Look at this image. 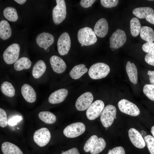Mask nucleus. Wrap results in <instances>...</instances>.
Segmentation results:
<instances>
[{
    "mask_svg": "<svg viewBox=\"0 0 154 154\" xmlns=\"http://www.w3.org/2000/svg\"><path fill=\"white\" fill-rule=\"evenodd\" d=\"M110 40V47L117 49L125 43L127 40V37L124 31L118 29L112 34Z\"/></svg>",
    "mask_w": 154,
    "mask_h": 154,
    "instance_id": "1a4fd4ad",
    "label": "nucleus"
},
{
    "mask_svg": "<svg viewBox=\"0 0 154 154\" xmlns=\"http://www.w3.org/2000/svg\"><path fill=\"white\" fill-rule=\"evenodd\" d=\"M104 107V102L97 100L93 103L87 109L86 114L90 120H93L98 117L101 114Z\"/></svg>",
    "mask_w": 154,
    "mask_h": 154,
    "instance_id": "9d476101",
    "label": "nucleus"
},
{
    "mask_svg": "<svg viewBox=\"0 0 154 154\" xmlns=\"http://www.w3.org/2000/svg\"><path fill=\"white\" fill-rule=\"evenodd\" d=\"M88 71L84 64H80L74 66L70 71L69 74L73 79H77L80 78Z\"/></svg>",
    "mask_w": 154,
    "mask_h": 154,
    "instance_id": "412c9836",
    "label": "nucleus"
},
{
    "mask_svg": "<svg viewBox=\"0 0 154 154\" xmlns=\"http://www.w3.org/2000/svg\"><path fill=\"white\" fill-rule=\"evenodd\" d=\"M109 66L105 63L98 62L92 65L90 68L88 74L91 78L96 80L105 77L109 74Z\"/></svg>",
    "mask_w": 154,
    "mask_h": 154,
    "instance_id": "f03ea898",
    "label": "nucleus"
},
{
    "mask_svg": "<svg viewBox=\"0 0 154 154\" xmlns=\"http://www.w3.org/2000/svg\"><path fill=\"white\" fill-rule=\"evenodd\" d=\"M1 89L2 93L7 96L13 97L15 95V90L12 84L7 81L4 82L1 85Z\"/></svg>",
    "mask_w": 154,
    "mask_h": 154,
    "instance_id": "c85d7f7f",
    "label": "nucleus"
},
{
    "mask_svg": "<svg viewBox=\"0 0 154 154\" xmlns=\"http://www.w3.org/2000/svg\"><path fill=\"white\" fill-rule=\"evenodd\" d=\"M126 70L130 81L134 84H136L138 82V74L137 67L133 63L129 61L127 62Z\"/></svg>",
    "mask_w": 154,
    "mask_h": 154,
    "instance_id": "6ab92c4d",
    "label": "nucleus"
},
{
    "mask_svg": "<svg viewBox=\"0 0 154 154\" xmlns=\"http://www.w3.org/2000/svg\"><path fill=\"white\" fill-rule=\"evenodd\" d=\"M17 129H19V128H18V127H17Z\"/></svg>",
    "mask_w": 154,
    "mask_h": 154,
    "instance_id": "603ef678",
    "label": "nucleus"
},
{
    "mask_svg": "<svg viewBox=\"0 0 154 154\" xmlns=\"http://www.w3.org/2000/svg\"><path fill=\"white\" fill-rule=\"evenodd\" d=\"M116 109L112 105L106 106L100 114V119L102 124L105 127H108L113 123L116 117Z\"/></svg>",
    "mask_w": 154,
    "mask_h": 154,
    "instance_id": "7ed1b4c3",
    "label": "nucleus"
},
{
    "mask_svg": "<svg viewBox=\"0 0 154 154\" xmlns=\"http://www.w3.org/2000/svg\"><path fill=\"white\" fill-rule=\"evenodd\" d=\"M98 136L94 135L90 137L85 143L84 147V151L88 152L90 151L98 139Z\"/></svg>",
    "mask_w": 154,
    "mask_h": 154,
    "instance_id": "473e14b6",
    "label": "nucleus"
},
{
    "mask_svg": "<svg viewBox=\"0 0 154 154\" xmlns=\"http://www.w3.org/2000/svg\"><path fill=\"white\" fill-rule=\"evenodd\" d=\"M38 116L40 119L47 124H53L56 119L55 116L49 111L41 112L39 113Z\"/></svg>",
    "mask_w": 154,
    "mask_h": 154,
    "instance_id": "bb28decb",
    "label": "nucleus"
},
{
    "mask_svg": "<svg viewBox=\"0 0 154 154\" xmlns=\"http://www.w3.org/2000/svg\"><path fill=\"white\" fill-rule=\"evenodd\" d=\"M85 129V126L83 123L80 122H76L67 126L64 129L63 133L67 137L73 138L83 133Z\"/></svg>",
    "mask_w": 154,
    "mask_h": 154,
    "instance_id": "423d86ee",
    "label": "nucleus"
},
{
    "mask_svg": "<svg viewBox=\"0 0 154 154\" xmlns=\"http://www.w3.org/2000/svg\"><path fill=\"white\" fill-rule=\"evenodd\" d=\"M144 139L151 154H154V138L148 135L144 137Z\"/></svg>",
    "mask_w": 154,
    "mask_h": 154,
    "instance_id": "72a5a7b5",
    "label": "nucleus"
},
{
    "mask_svg": "<svg viewBox=\"0 0 154 154\" xmlns=\"http://www.w3.org/2000/svg\"><path fill=\"white\" fill-rule=\"evenodd\" d=\"M56 5L52 11L53 21L56 25L61 23L65 19L66 15V6L64 0H56Z\"/></svg>",
    "mask_w": 154,
    "mask_h": 154,
    "instance_id": "20e7f679",
    "label": "nucleus"
},
{
    "mask_svg": "<svg viewBox=\"0 0 154 154\" xmlns=\"http://www.w3.org/2000/svg\"><path fill=\"white\" fill-rule=\"evenodd\" d=\"M31 63L29 58L26 57H23L17 60L14 63V68L15 70L18 71L28 69L31 66Z\"/></svg>",
    "mask_w": 154,
    "mask_h": 154,
    "instance_id": "a878e982",
    "label": "nucleus"
},
{
    "mask_svg": "<svg viewBox=\"0 0 154 154\" xmlns=\"http://www.w3.org/2000/svg\"><path fill=\"white\" fill-rule=\"evenodd\" d=\"M71 42L68 34L66 32L62 33L59 37L57 42L58 50L61 55L68 54L70 49Z\"/></svg>",
    "mask_w": 154,
    "mask_h": 154,
    "instance_id": "9b49d317",
    "label": "nucleus"
},
{
    "mask_svg": "<svg viewBox=\"0 0 154 154\" xmlns=\"http://www.w3.org/2000/svg\"><path fill=\"white\" fill-rule=\"evenodd\" d=\"M147 74L149 76L150 82L151 84H154V71L148 70Z\"/></svg>",
    "mask_w": 154,
    "mask_h": 154,
    "instance_id": "37998d69",
    "label": "nucleus"
},
{
    "mask_svg": "<svg viewBox=\"0 0 154 154\" xmlns=\"http://www.w3.org/2000/svg\"><path fill=\"white\" fill-rule=\"evenodd\" d=\"M11 29L8 22L6 20H2L0 22V37L3 40L8 39L11 36Z\"/></svg>",
    "mask_w": 154,
    "mask_h": 154,
    "instance_id": "4be33fe9",
    "label": "nucleus"
},
{
    "mask_svg": "<svg viewBox=\"0 0 154 154\" xmlns=\"http://www.w3.org/2000/svg\"><path fill=\"white\" fill-rule=\"evenodd\" d=\"M20 46L17 43H13L9 46L5 50L3 54L4 61L9 64L15 63L19 57Z\"/></svg>",
    "mask_w": 154,
    "mask_h": 154,
    "instance_id": "39448f33",
    "label": "nucleus"
},
{
    "mask_svg": "<svg viewBox=\"0 0 154 154\" xmlns=\"http://www.w3.org/2000/svg\"><path fill=\"white\" fill-rule=\"evenodd\" d=\"M95 1V0H81L80 2V4L82 7L88 8L92 7V5Z\"/></svg>",
    "mask_w": 154,
    "mask_h": 154,
    "instance_id": "a19ab883",
    "label": "nucleus"
},
{
    "mask_svg": "<svg viewBox=\"0 0 154 154\" xmlns=\"http://www.w3.org/2000/svg\"><path fill=\"white\" fill-rule=\"evenodd\" d=\"M46 68V65L42 60H39L33 67L32 74L35 78L38 79L44 73Z\"/></svg>",
    "mask_w": 154,
    "mask_h": 154,
    "instance_id": "5701e85b",
    "label": "nucleus"
},
{
    "mask_svg": "<svg viewBox=\"0 0 154 154\" xmlns=\"http://www.w3.org/2000/svg\"><path fill=\"white\" fill-rule=\"evenodd\" d=\"M107 129H108V127H106V130H107Z\"/></svg>",
    "mask_w": 154,
    "mask_h": 154,
    "instance_id": "8fccbe9b",
    "label": "nucleus"
},
{
    "mask_svg": "<svg viewBox=\"0 0 154 154\" xmlns=\"http://www.w3.org/2000/svg\"><path fill=\"white\" fill-rule=\"evenodd\" d=\"M111 50L113 51H114L115 50V49L112 48H111Z\"/></svg>",
    "mask_w": 154,
    "mask_h": 154,
    "instance_id": "09e8293b",
    "label": "nucleus"
},
{
    "mask_svg": "<svg viewBox=\"0 0 154 154\" xmlns=\"http://www.w3.org/2000/svg\"><path fill=\"white\" fill-rule=\"evenodd\" d=\"M79 42L84 46L93 44L97 41V38L94 31L90 28L85 27L79 30L77 34Z\"/></svg>",
    "mask_w": 154,
    "mask_h": 154,
    "instance_id": "f257e3e1",
    "label": "nucleus"
},
{
    "mask_svg": "<svg viewBox=\"0 0 154 154\" xmlns=\"http://www.w3.org/2000/svg\"><path fill=\"white\" fill-rule=\"evenodd\" d=\"M145 94L151 100L154 101V84H146L143 89Z\"/></svg>",
    "mask_w": 154,
    "mask_h": 154,
    "instance_id": "2f4dec72",
    "label": "nucleus"
},
{
    "mask_svg": "<svg viewBox=\"0 0 154 154\" xmlns=\"http://www.w3.org/2000/svg\"><path fill=\"white\" fill-rule=\"evenodd\" d=\"M151 133L153 135L154 138V126L152 127L151 131Z\"/></svg>",
    "mask_w": 154,
    "mask_h": 154,
    "instance_id": "49530a36",
    "label": "nucleus"
},
{
    "mask_svg": "<svg viewBox=\"0 0 154 154\" xmlns=\"http://www.w3.org/2000/svg\"><path fill=\"white\" fill-rule=\"evenodd\" d=\"M145 19L148 22L154 25V13L148 16Z\"/></svg>",
    "mask_w": 154,
    "mask_h": 154,
    "instance_id": "c03bdc74",
    "label": "nucleus"
},
{
    "mask_svg": "<svg viewBox=\"0 0 154 154\" xmlns=\"http://www.w3.org/2000/svg\"><path fill=\"white\" fill-rule=\"evenodd\" d=\"M36 41L40 47L43 48L45 50L53 43L54 38L51 34L44 32L37 35Z\"/></svg>",
    "mask_w": 154,
    "mask_h": 154,
    "instance_id": "ddd939ff",
    "label": "nucleus"
},
{
    "mask_svg": "<svg viewBox=\"0 0 154 154\" xmlns=\"http://www.w3.org/2000/svg\"><path fill=\"white\" fill-rule=\"evenodd\" d=\"M22 117L21 116H16L10 119L8 121L9 125L12 126L16 125L17 123L22 120Z\"/></svg>",
    "mask_w": 154,
    "mask_h": 154,
    "instance_id": "58836bf2",
    "label": "nucleus"
},
{
    "mask_svg": "<svg viewBox=\"0 0 154 154\" xmlns=\"http://www.w3.org/2000/svg\"><path fill=\"white\" fill-rule=\"evenodd\" d=\"M145 60L148 64L154 66V54L147 53L145 56Z\"/></svg>",
    "mask_w": 154,
    "mask_h": 154,
    "instance_id": "ea45409f",
    "label": "nucleus"
},
{
    "mask_svg": "<svg viewBox=\"0 0 154 154\" xmlns=\"http://www.w3.org/2000/svg\"><path fill=\"white\" fill-rule=\"evenodd\" d=\"M1 149L3 154H23L18 146L8 142H5L2 144Z\"/></svg>",
    "mask_w": 154,
    "mask_h": 154,
    "instance_id": "aec40b11",
    "label": "nucleus"
},
{
    "mask_svg": "<svg viewBox=\"0 0 154 154\" xmlns=\"http://www.w3.org/2000/svg\"><path fill=\"white\" fill-rule=\"evenodd\" d=\"M142 48L145 52L154 54V42H146L143 44Z\"/></svg>",
    "mask_w": 154,
    "mask_h": 154,
    "instance_id": "c9c22d12",
    "label": "nucleus"
},
{
    "mask_svg": "<svg viewBox=\"0 0 154 154\" xmlns=\"http://www.w3.org/2000/svg\"><path fill=\"white\" fill-rule=\"evenodd\" d=\"M68 90L62 88L52 93L48 98V102L52 104L60 103L63 102L68 94Z\"/></svg>",
    "mask_w": 154,
    "mask_h": 154,
    "instance_id": "f3484780",
    "label": "nucleus"
},
{
    "mask_svg": "<svg viewBox=\"0 0 154 154\" xmlns=\"http://www.w3.org/2000/svg\"><path fill=\"white\" fill-rule=\"evenodd\" d=\"M61 154H80V153L78 149L74 147L64 151Z\"/></svg>",
    "mask_w": 154,
    "mask_h": 154,
    "instance_id": "79ce46f5",
    "label": "nucleus"
},
{
    "mask_svg": "<svg viewBox=\"0 0 154 154\" xmlns=\"http://www.w3.org/2000/svg\"><path fill=\"white\" fill-rule=\"evenodd\" d=\"M33 138L35 142L38 146L43 147L46 145L49 142L51 134L47 128H42L35 132Z\"/></svg>",
    "mask_w": 154,
    "mask_h": 154,
    "instance_id": "6e6552de",
    "label": "nucleus"
},
{
    "mask_svg": "<svg viewBox=\"0 0 154 154\" xmlns=\"http://www.w3.org/2000/svg\"><path fill=\"white\" fill-rule=\"evenodd\" d=\"M7 123L6 113L3 109L0 108V126L2 127H5L7 125Z\"/></svg>",
    "mask_w": 154,
    "mask_h": 154,
    "instance_id": "f704fd0d",
    "label": "nucleus"
},
{
    "mask_svg": "<svg viewBox=\"0 0 154 154\" xmlns=\"http://www.w3.org/2000/svg\"><path fill=\"white\" fill-rule=\"evenodd\" d=\"M92 94L89 92H85L81 95L77 99L75 106L80 111H83L88 109L93 100Z\"/></svg>",
    "mask_w": 154,
    "mask_h": 154,
    "instance_id": "f8f14e48",
    "label": "nucleus"
},
{
    "mask_svg": "<svg viewBox=\"0 0 154 154\" xmlns=\"http://www.w3.org/2000/svg\"><path fill=\"white\" fill-rule=\"evenodd\" d=\"M45 51H46V52H48L49 51V49H48V48H47V49H46Z\"/></svg>",
    "mask_w": 154,
    "mask_h": 154,
    "instance_id": "de8ad7c7",
    "label": "nucleus"
},
{
    "mask_svg": "<svg viewBox=\"0 0 154 154\" xmlns=\"http://www.w3.org/2000/svg\"><path fill=\"white\" fill-rule=\"evenodd\" d=\"M130 32L131 35L136 37L139 34L141 30V25L139 19L136 17L132 18L130 23Z\"/></svg>",
    "mask_w": 154,
    "mask_h": 154,
    "instance_id": "cd10ccee",
    "label": "nucleus"
},
{
    "mask_svg": "<svg viewBox=\"0 0 154 154\" xmlns=\"http://www.w3.org/2000/svg\"><path fill=\"white\" fill-rule=\"evenodd\" d=\"M3 14L5 17L10 21L15 22L18 18L17 10L12 7H8L5 8L3 11Z\"/></svg>",
    "mask_w": 154,
    "mask_h": 154,
    "instance_id": "c756f323",
    "label": "nucleus"
},
{
    "mask_svg": "<svg viewBox=\"0 0 154 154\" xmlns=\"http://www.w3.org/2000/svg\"><path fill=\"white\" fill-rule=\"evenodd\" d=\"M141 38L147 42H153L154 41V32L151 28L147 26L141 27L140 33Z\"/></svg>",
    "mask_w": 154,
    "mask_h": 154,
    "instance_id": "b1692460",
    "label": "nucleus"
},
{
    "mask_svg": "<svg viewBox=\"0 0 154 154\" xmlns=\"http://www.w3.org/2000/svg\"><path fill=\"white\" fill-rule=\"evenodd\" d=\"M153 10L149 7H142L134 9L132 13L137 17L140 19L145 18L148 16L153 14Z\"/></svg>",
    "mask_w": 154,
    "mask_h": 154,
    "instance_id": "393cba45",
    "label": "nucleus"
},
{
    "mask_svg": "<svg viewBox=\"0 0 154 154\" xmlns=\"http://www.w3.org/2000/svg\"><path fill=\"white\" fill-rule=\"evenodd\" d=\"M118 106L121 112L131 116H136L140 114V110L137 106L127 100L123 99L120 100Z\"/></svg>",
    "mask_w": 154,
    "mask_h": 154,
    "instance_id": "0eeeda50",
    "label": "nucleus"
},
{
    "mask_svg": "<svg viewBox=\"0 0 154 154\" xmlns=\"http://www.w3.org/2000/svg\"><path fill=\"white\" fill-rule=\"evenodd\" d=\"M21 93L24 99L27 102L32 103L36 100V94L34 89L27 84H23L21 87Z\"/></svg>",
    "mask_w": 154,
    "mask_h": 154,
    "instance_id": "a211bd4d",
    "label": "nucleus"
},
{
    "mask_svg": "<svg viewBox=\"0 0 154 154\" xmlns=\"http://www.w3.org/2000/svg\"><path fill=\"white\" fill-rule=\"evenodd\" d=\"M50 62L53 70L58 74L63 72L66 68V65L64 61L57 56H52Z\"/></svg>",
    "mask_w": 154,
    "mask_h": 154,
    "instance_id": "dca6fc26",
    "label": "nucleus"
},
{
    "mask_svg": "<svg viewBox=\"0 0 154 154\" xmlns=\"http://www.w3.org/2000/svg\"><path fill=\"white\" fill-rule=\"evenodd\" d=\"M108 30V25L107 20L104 18H102L96 23L94 27V32L98 37L104 38L107 35Z\"/></svg>",
    "mask_w": 154,
    "mask_h": 154,
    "instance_id": "2eb2a0df",
    "label": "nucleus"
},
{
    "mask_svg": "<svg viewBox=\"0 0 154 154\" xmlns=\"http://www.w3.org/2000/svg\"><path fill=\"white\" fill-rule=\"evenodd\" d=\"M118 0H101L102 5L104 7L110 8L116 6L118 3Z\"/></svg>",
    "mask_w": 154,
    "mask_h": 154,
    "instance_id": "e433bc0d",
    "label": "nucleus"
},
{
    "mask_svg": "<svg viewBox=\"0 0 154 154\" xmlns=\"http://www.w3.org/2000/svg\"><path fill=\"white\" fill-rule=\"evenodd\" d=\"M115 119H116V117H115Z\"/></svg>",
    "mask_w": 154,
    "mask_h": 154,
    "instance_id": "3c124183",
    "label": "nucleus"
},
{
    "mask_svg": "<svg viewBox=\"0 0 154 154\" xmlns=\"http://www.w3.org/2000/svg\"><path fill=\"white\" fill-rule=\"evenodd\" d=\"M15 1L20 5L24 4L26 1V0H15Z\"/></svg>",
    "mask_w": 154,
    "mask_h": 154,
    "instance_id": "a18cd8bd",
    "label": "nucleus"
},
{
    "mask_svg": "<svg viewBox=\"0 0 154 154\" xmlns=\"http://www.w3.org/2000/svg\"><path fill=\"white\" fill-rule=\"evenodd\" d=\"M106 146L104 140L102 138H99L90 150V153L92 154H98L104 149Z\"/></svg>",
    "mask_w": 154,
    "mask_h": 154,
    "instance_id": "7c9ffc66",
    "label": "nucleus"
},
{
    "mask_svg": "<svg viewBox=\"0 0 154 154\" xmlns=\"http://www.w3.org/2000/svg\"><path fill=\"white\" fill-rule=\"evenodd\" d=\"M107 154H125V152L122 147L118 146L109 150Z\"/></svg>",
    "mask_w": 154,
    "mask_h": 154,
    "instance_id": "4c0bfd02",
    "label": "nucleus"
},
{
    "mask_svg": "<svg viewBox=\"0 0 154 154\" xmlns=\"http://www.w3.org/2000/svg\"><path fill=\"white\" fill-rule=\"evenodd\" d=\"M128 135L131 142L136 147L142 149L145 147V143L144 139L137 130L134 128L130 129L128 131Z\"/></svg>",
    "mask_w": 154,
    "mask_h": 154,
    "instance_id": "4468645a",
    "label": "nucleus"
}]
</instances>
